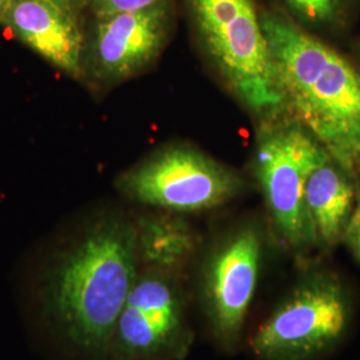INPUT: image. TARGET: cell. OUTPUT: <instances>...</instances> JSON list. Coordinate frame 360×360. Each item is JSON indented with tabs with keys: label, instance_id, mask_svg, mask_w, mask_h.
Returning a JSON list of instances; mask_svg holds the SVG:
<instances>
[{
	"label": "cell",
	"instance_id": "6da1fadb",
	"mask_svg": "<svg viewBox=\"0 0 360 360\" xmlns=\"http://www.w3.org/2000/svg\"><path fill=\"white\" fill-rule=\"evenodd\" d=\"M139 270L135 224L101 219L46 271L39 287L43 316L77 355L110 356L116 323Z\"/></svg>",
	"mask_w": 360,
	"mask_h": 360
},
{
	"label": "cell",
	"instance_id": "7a4b0ae2",
	"mask_svg": "<svg viewBox=\"0 0 360 360\" xmlns=\"http://www.w3.org/2000/svg\"><path fill=\"white\" fill-rule=\"evenodd\" d=\"M284 104L342 167L360 150V72L279 11L260 13Z\"/></svg>",
	"mask_w": 360,
	"mask_h": 360
},
{
	"label": "cell",
	"instance_id": "3957f363",
	"mask_svg": "<svg viewBox=\"0 0 360 360\" xmlns=\"http://www.w3.org/2000/svg\"><path fill=\"white\" fill-rule=\"evenodd\" d=\"M196 31L229 89L255 114L275 115L284 96L252 0H187Z\"/></svg>",
	"mask_w": 360,
	"mask_h": 360
},
{
	"label": "cell",
	"instance_id": "277c9868",
	"mask_svg": "<svg viewBox=\"0 0 360 360\" xmlns=\"http://www.w3.org/2000/svg\"><path fill=\"white\" fill-rule=\"evenodd\" d=\"M351 300L333 274L315 271L300 279L251 340L262 360H311L334 348L346 335Z\"/></svg>",
	"mask_w": 360,
	"mask_h": 360
},
{
	"label": "cell",
	"instance_id": "5b68a950",
	"mask_svg": "<svg viewBox=\"0 0 360 360\" xmlns=\"http://www.w3.org/2000/svg\"><path fill=\"white\" fill-rule=\"evenodd\" d=\"M331 155L299 124L263 129L257 153V176L275 229L294 248L318 242L306 205V183L314 168Z\"/></svg>",
	"mask_w": 360,
	"mask_h": 360
},
{
	"label": "cell",
	"instance_id": "8992f818",
	"mask_svg": "<svg viewBox=\"0 0 360 360\" xmlns=\"http://www.w3.org/2000/svg\"><path fill=\"white\" fill-rule=\"evenodd\" d=\"M126 198L167 212H198L233 199L242 181L229 168L188 147H167L116 180Z\"/></svg>",
	"mask_w": 360,
	"mask_h": 360
},
{
	"label": "cell",
	"instance_id": "52a82bcc",
	"mask_svg": "<svg viewBox=\"0 0 360 360\" xmlns=\"http://www.w3.org/2000/svg\"><path fill=\"white\" fill-rule=\"evenodd\" d=\"M175 274L141 269L112 336V360H178L191 335Z\"/></svg>",
	"mask_w": 360,
	"mask_h": 360
},
{
	"label": "cell",
	"instance_id": "ba28073f",
	"mask_svg": "<svg viewBox=\"0 0 360 360\" xmlns=\"http://www.w3.org/2000/svg\"><path fill=\"white\" fill-rule=\"evenodd\" d=\"M174 23L172 0L92 19L84 35L82 79L114 84L139 75L163 51Z\"/></svg>",
	"mask_w": 360,
	"mask_h": 360
},
{
	"label": "cell",
	"instance_id": "9c48e42d",
	"mask_svg": "<svg viewBox=\"0 0 360 360\" xmlns=\"http://www.w3.org/2000/svg\"><path fill=\"white\" fill-rule=\"evenodd\" d=\"M260 262L262 242L250 227L235 233L210 259L203 295L212 331L224 347L239 342L255 295Z\"/></svg>",
	"mask_w": 360,
	"mask_h": 360
},
{
	"label": "cell",
	"instance_id": "30bf717a",
	"mask_svg": "<svg viewBox=\"0 0 360 360\" xmlns=\"http://www.w3.org/2000/svg\"><path fill=\"white\" fill-rule=\"evenodd\" d=\"M1 26L67 77L82 79L84 32L77 18L49 0H13Z\"/></svg>",
	"mask_w": 360,
	"mask_h": 360
},
{
	"label": "cell",
	"instance_id": "8fae6325",
	"mask_svg": "<svg viewBox=\"0 0 360 360\" xmlns=\"http://www.w3.org/2000/svg\"><path fill=\"white\" fill-rule=\"evenodd\" d=\"M304 196L318 242L334 245L345 238L355 210V191L343 167L330 158L314 168Z\"/></svg>",
	"mask_w": 360,
	"mask_h": 360
},
{
	"label": "cell",
	"instance_id": "7c38bea8",
	"mask_svg": "<svg viewBox=\"0 0 360 360\" xmlns=\"http://www.w3.org/2000/svg\"><path fill=\"white\" fill-rule=\"evenodd\" d=\"M135 224L136 252L141 269L175 274L193 251L191 229L172 215H147Z\"/></svg>",
	"mask_w": 360,
	"mask_h": 360
},
{
	"label": "cell",
	"instance_id": "4fadbf2b",
	"mask_svg": "<svg viewBox=\"0 0 360 360\" xmlns=\"http://www.w3.org/2000/svg\"><path fill=\"white\" fill-rule=\"evenodd\" d=\"M299 20L312 27L335 28L347 19L346 0H278Z\"/></svg>",
	"mask_w": 360,
	"mask_h": 360
},
{
	"label": "cell",
	"instance_id": "5bb4252c",
	"mask_svg": "<svg viewBox=\"0 0 360 360\" xmlns=\"http://www.w3.org/2000/svg\"><path fill=\"white\" fill-rule=\"evenodd\" d=\"M166 0H87V8L92 16L102 18L115 13L138 11L163 3Z\"/></svg>",
	"mask_w": 360,
	"mask_h": 360
},
{
	"label": "cell",
	"instance_id": "9a60e30c",
	"mask_svg": "<svg viewBox=\"0 0 360 360\" xmlns=\"http://www.w3.org/2000/svg\"><path fill=\"white\" fill-rule=\"evenodd\" d=\"M345 239L347 240L348 245L360 263V215L358 214H352L345 233Z\"/></svg>",
	"mask_w": 360,
	"mask_h": 360
},
{
	"label": "cell",
	"instance_id": "2e32d148",
	"mask_svg": "<svg viewBox=\"0 0 360 360\" xmlns=\"http://www.w3.org/2000/svg\"><path fill=\"white\" fill-rule=\"evenodd\" d=\"M49 1H51L65 13H70L71 16L77 18V20H80V16L84 11V8H87V0H49Z\"/></svg>",
	"mask_w": 360,
	"mask_h": 360
},
{
	"label": "cell",
	"instance_id": "e0dca14e",
	"mask_svg": "<svg viewBox=\"0 0 360 360\" xmlns=\"http://www.w3.org/2000/svg\"><path fill=\"white\" fill-rule=\"evenodd\" d=\"M13 0H0V25L3 23L6 15L8 13Z\"/></svg>",
	"mask_w": 360,
	"mask_h": 360
},
{
	"label": "cell",
	"instance_id": "ac0fdd59",
	"mask_svg": "<svg viewBox=\"0 0 360 360\" xmlns=\"http://www.w3.org/2000/svg\"><path fill=\"white\" fill-rule=\"evenodd\" d=\"M354 214H358V215H360V198L359 202H358V205H356L355 210H354Z\"/></svg>",
	"mask_w": 360,
	"mask_h": 360
},
{
	"label": "cell",
	"instance_id": "d6986e66",
	"mask_svg": "<svg viewBox=\"0 0 360 360\" xmlns=\"http://www.w3.org/2000/svg\"><path fill=\"white\" fill-rule=\"evenodd\" d=\"M356 160H360V150L358 151V154H356Z\"/></svg>",
	"mask_w": 360,
	"mask_h": 360
}]
</instances>
